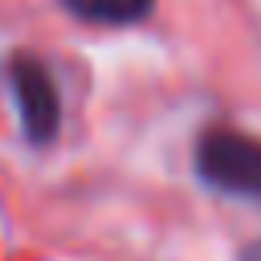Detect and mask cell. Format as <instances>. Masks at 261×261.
<instances>
[{"instance_id": "obj_3", "label": "cell", "mask_w": 261, "mask_h": 261, "mask_svg": "<svg viewBox=\"0 0 261 261\" xmlns=\"http://www.w3.org/2000/svg\"><path fill=\"white\" fill-rule=\"evenodd\" d=\"M65 12L73 20L86 24H106V29H122V24H139L151 16L155 0H61Z\"/></svg>"}, {"instance_id": "obj_1", "label": "cell", "mask_w": 261, "mask_h": 261, "mask_svg": "<svg viewBox=\"0 0 261 261\" xmlns=\"http://www.w3.org/2000/svg\"><path fill=\"white\" fill-rule=\"evenodd\" d=\"M4 77H8V94H12V106H16L20 135L33 147L53 143L57 130H61V94H57L49 65L33 53H12Z\"/></svg>"}, {"instance_id": "obj_2", "label": "cell", "mask_w": 261, "mask_h": 261, "mask_svg": "<svg viewBox=\"0 0 261 261\" xmlns=\"http://www.w3.org/2000/svg\"><path fill=\"white\" fill-rule=\"evenodd\" d=\"M196 171L216 192L261 200V139L224 126L204 130L196 143Z\"/></svg>"}]
</instances>
